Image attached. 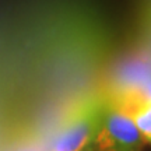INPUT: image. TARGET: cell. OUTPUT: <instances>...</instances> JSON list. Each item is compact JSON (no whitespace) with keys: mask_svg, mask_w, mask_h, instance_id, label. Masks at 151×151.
<instances>
[{"mask_svg":"<svg viewBox=\"0 0 151 151\" xmlns=\"http://www.w3.org/2000/svg\"><path fill=\"white\" fill-rule=\"evenodd\" d=\"M105 104L101 98L83 101L66 120L50 151H87L101 124Z\"/></svg>","mask_w":151,"mask_h":151,"instance_id":"cell-1","label":"cell"},{"mask_svg":"<svg viewBox=\"0 0 151 151\" xmlns=\"http://www.w3.org/2000/svg\"><path fill=\"white\" fill-rule=\"evenodd\" d=\"M130 118L133 119L136 127L140 132V134L144 139V141L151 144V105L139 109Z\"/></svg>","mask_w":151,"mask_h":151,"instance_id":"cell-3","label":"cell"},{"mask_svg":"<svg viewBox=\"0 0 151 151\" xmlns=\"http://www.w3.org/2000/svg\"><path fill=\"white\" fill-rule=\"evenodd\" d=\"M144 144L133 119L106 102L101 124L87 151H141Z\"/></svg>","mask_w":151,"mask_h":151,"instance_id":"cell-2","label":"cell"}]
</instances>
